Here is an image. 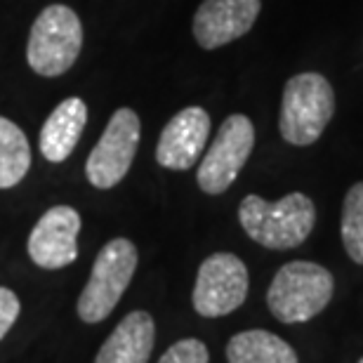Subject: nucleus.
Wrapping results in <instances>:
<instances>
[{"label": "nucleus", "mask_w": 363, "mask_h": 363, "mask_svg": "<svg viewBox=\"0 0 363 363\" xmlns=\"http://www.w3.org/2000/svg\"><path fill=\"white\" fill-rule=\"evenodd\" d=\"M229 363H300L286 340L269 330L255 328L236 333L227 345Z\"/></svg>", "instance_id": "nucleus-14"}, {"label": "nucleus", "mask_w": 363, "mask_h": 363, "mask_svg": "<svg viewBox=\"0 0 363 363\" xmlns=\"http://www.w3.org/2000/svg\"><path fill=\"white\" fill-rule=\"evenodd\" d=\"M137 248L128 238H113L99 250L88 286L78 297V316L85 323H99L116 309L137 269Z\"/></svg>", "instance_id": "nucleus-5"}, {"label": "nucleus", "mask_w": 363, "mask_h": 363, "mask_svg": "<svg viewBox=\"0 0 363 363\" xmlns=\"http://www.w3.org/2000/svg\"><path fill=\"white\" fill-rule=\"evenodd\" d=\"M21 311L19 297L12 293L10 288L0 286V340H3L14 323H17V316Z\"/></svg>", "instance_id": "nucleus-18"}, {"label": "nucleus", "mask_w": 363, "mask_h": 363, "mask_svg": "<svg viewBox=\"0 0 363 363\" xmlns=\"http://www.w3.org/2000/svg\"><path fill=\"white\" fill-rule=\"evenodd\" d=\"M154 340L156 323L149 311H130L101 345L94 363H147Z\"/></svg>", "instance_id": "nucleus-12"}, {"label": "nucleus", "mask_w": 363, "mask_h": 363, "mask_svg": "<svg viewBox=\"0 0 363 363\" xmlns=\"http://www.w3.org/2000/svg\"><path fill=\"white\" fill-rule=\"evenodd\" d=\"M248 267L231 252H215L203 259L194 286V309L206 318L227 316L248 297Z\"/></svg>", "instance_id": "nucleus-8"}, {"label": "nucleus", "mask_w": 363, "mask_h": 363, "mask_svg": "<svg viewBox=\"0 0 363 363\" xmlns=\"http://www.w3.org/2000/svg\"><path fill=\"white\" fill-rule=\"evenodd\" d=\"M208 361H210V354H208L206 342H201V340H196V337H186L172 345L158 363H208Z\"/></svg>", "instance_id": "nucleus-17"}, {"label": "nucleus", "mask_w": 363, "mask_h": 363, "mask_svg": "<svg viewBox=\"0 0 363 363\" xmlns=\"http://www.w3.org/2000/svg\"><path fill=\"white\" fill-rule=\"evenodd\" d=\"M81 215L71 206H55L35 222L28 236V257L40 269H64L78 257Z\"/></svg>", "instance_id": "nucleus-9"}, {"label": "nucleus", "mask_w": 363, "mask_h": 363, "mask_svg": "<svg viewBox=\"0 0 363 363\" xmlns=\"http://www.w3.org/2000/svg\"><path fill=\"white\" fill-rule=\"evenodd\" d=\"M335 113V92L328 78L307 71L297 74L286 83L281 97L279 130L281 137L293 147H309Z\"/></svg>", "instance_id": "nucleus-3"}, {"label": "nucleus", "mask_w": 363, "mask_h": 363, "mask_svg": "<svg viewBox=\"0 0 363 363\" xmlns=\"http://www.w3.org/2000/svg\"><path fill=\"white\" fill-rule=\"evenodd\" d=\"M210 135V116L201 106L177 111L163 128L156 147V161L168 170H189L199 163Z\"/></svg>", "instance_id": "nucleus-11"}, {"label": "nucleus", "mask_w": 363, "mask_h": 363, "mask_svg": "<svg viewBox=\"0 0 363 363\" xmlns=\"http://www.w3.org/2000/svg\"><path fill=\"white\" fill-rule=\"evenodd\" d=\"M252 147H255L252 121L243 113H231L217 130V137L210 144L199 165V172H196L201 191L210 196L227 191L238 177V172L243 170V165L248 163Z\"/></svg>", "instance_id": "nucleus-6"}, {"label": "nucleus", "mask_w": 363, "mask_h": 363, "mask_svg": "<svg viewBox=\"0 0 363 363\" xmlns=\"http://www.w3.org/2000/svg\"><path fill=\"white\" fill-rule=\"evenodd\" d=\"M238 222L252 241L269 250H293L309 238L316 224V206L309 196L293 191L281 201L250 194L238 206Z\"/></svg>", "instance_id": "nucleus-1"}, {"label": "nucleus", "mask_w": 363, "mask_h": 363, "mask_svg": "<svg viewBox=\"0 0 363 363\" xmlns=\"http://www.w3.org/2000/svg\"><path fill=\"white\" fill-rule=\"evenodd\" d=\"M359 363H363V359H361V361H359Z\"/></svg>", "instance_id": "nucleus-19"}, {"label": "nucleus", "mask_w": 363, "mask_h": 363, "mask_svg": "<svg viewBox=\"0 0 363 363\" xmlns=\"http://www.w3.org/2000/svg\"><path fill=\"white\" fill-rule=\"evenodd\" d=\"M88 123V106L83 99L69 97L48 116L40 130V154L50 163H64L78 147Z\"/></svg>", "instance_id": "nucleus-13"}, {"label": "nucleus", "mask_w": 363, "mask_h": 363, "mask_svg": "<svg viewBox=\"0 0 363 363\" xmlns=\"http://www.w3.org/2000/svg\"><path fill=\"white\" fill-rule=\"evenodd\" d=\"M340 234L352 262L363 264V182H357L345 196Z\"/></svg>", "instance_id": "nucleus-16"}, {"label": "nucleus", "mask_w": 363, "mask_h": 363, "mask_svg": "<svg viewBox=\"0 0 363 363\" xmlns=\"http://www.w3.org/2000/svg\"><path fill=\"white\" fill-rule=\"evenodd\" d=\"M142 123L133 108L123 106L113 111L111 121L90 151L85 163L88 182L97 189H111L128 175L130 165L135 161L137 147H140Z\"/></svg>", "instance_id": "nucleus-7"}, {"label": "nucleus", "mask_w": 363, "mask_h": 363, "mask_svg": "<svg viewBox=\"0 0 363 363\" xmlns=\"http://www.w3.org/2000/svg\"><path fill=\"white\" fill-rule=\"evenodd\" d=\"M259 0H203L194 14V38L203 50L238 40L259 17Z\"/></svg>", "instance_id": "nucleus-10"}, {"label": "nucleus", "mask_w": 363, "mask_h": 363, "mask_svg": "<svg viewBox=\"0 0 363 363\" xmlns=\"http://www.w3.org/2000/svg\"><path fill=\"white\" fill-rule=\"evenodd\" d=\"M31 168V147L17 123L0 116V189L17 186Z\"/></svg>", "instance_id": "nucleus-15"}, {"label": "nucleus", "mask_w": 363, "mask_h": 363, "mask_svg": "<svg viewBox=\"0 0 363 363\" xmlns=\"http://www.w3.org/2000/svg\"><path fill=\"white\" fill-rule=\"evenodd\" d=\"M83 48L81 17L67 5H50L35 17L28 33L26 60L31 71L57 78L74 67Z\"/></svg>", "instance_id": "nucleus-4"}, {"label": "nucleus", "mask_w": 363, "mask_h": 363, "mask_svg": "<svg viewBox=\"0 0 363 363\" xmlns=\"http://www.w3.org/2000/svg\"><path fill=\"white\" fill-rule=\"evenodd\" d=\"M333 293L335 279L325 267L295 259L276 272L267 290V304L281 323H304L328 307Z\"/></svg>", "instance_id": "nucleus-2"}]
</instances>
